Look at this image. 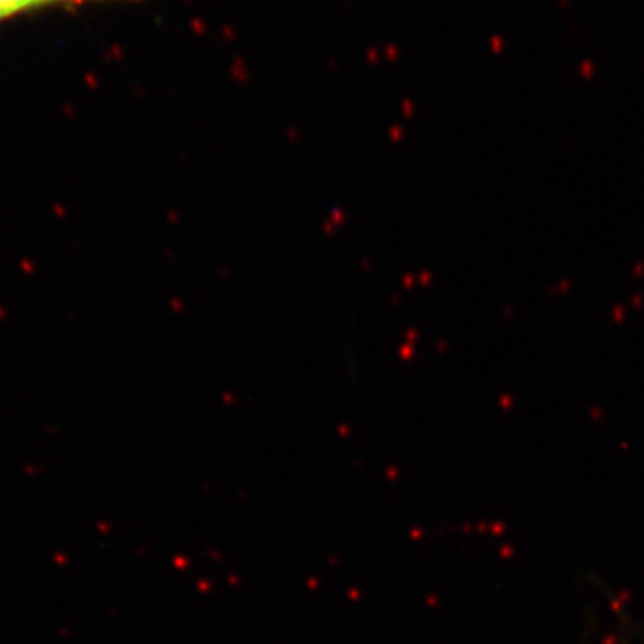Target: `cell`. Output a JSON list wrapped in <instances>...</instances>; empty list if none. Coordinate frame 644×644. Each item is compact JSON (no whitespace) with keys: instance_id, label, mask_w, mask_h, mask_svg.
Listing matches in <instances>:
<instances>
[{"instance_id":"1","label":"cell","mask_w":644,"mask_h":644,"mask_svg":"<svg viewBox=\"0 0 644 644\" xmlns=\"http://www.w3.org/2000/svg\"><path fill=\"white\" fill-rule=\"evenodd\" d=\"M14 12L3 3V2H0V20H3V18H6V17H9V15H12Z\"/></svg>"},{"instance_id":"2","label":"cell","mask_w":644,"mask_h":644,"mask_svg":"<svg viewBox=\"0 0 644 644\" xmlns=\"http://www.w3.org/2000/svg\"><path fill=\"white\" fill-rule=\"evenodd\" d=\"M0 2H3V3H5V5H6V6H8V8H9V9H11L12 12H14V14L17 12V11H15V8H14V5H12V0H0Z\"/></svg>"}]
</instances>
